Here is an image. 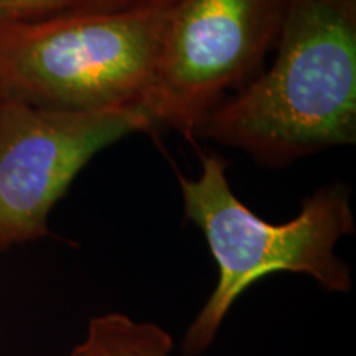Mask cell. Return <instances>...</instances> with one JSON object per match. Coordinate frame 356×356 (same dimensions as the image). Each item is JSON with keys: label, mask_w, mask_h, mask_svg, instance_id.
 <instances>
[{"label": "cell", "mask_w": 356, "mask_h": 356, "mask_svg": "<svg viewBox=\"0 0 356 356\" xmlns=\"http://www.w3.org/2000/svg\"><path fill=\"white\" fill-rule=\"evenodd\" d=\"M178 0H0V26L170 8Z\"/></svg>", "instance_id": "7"}, {"label": "cell", "mask_w": 356, "mask_h": 356, "mask_svg": "<svg viewBox=\"0 0 356 356\" xmlns=\"http://www.w3.org/2000/svg\"><path fill=\"white\" fill-rule=\"evenodd\" d=\"M170 8L0 26V97L65 113L140 109Z\"/></svg>", "instance_id": "3"}, {"label": "cell", "mask_w": 356, "mask_h": 356, "mask_svg": "<svg viewBox=\"0 0 356 356\" xmlns=\"http://www.w3.org/2000/svg\"><path fill=\"white\" fill-rule=\"evenodd\" d=\"M275 60L226 97L197 139L236 147L267 167L356 140V0H291Z\"/></svg>", "instance_id": "1"}, {"label": "cell", "mask_w": 356, "mask_h": 356, "mask_svg": "<svg viewBox=\"0 0 356 356\" xmlns=\"http://www.w3.org/2000/svg\"><path fill=\"white\" fill-rule=\"evenodd\" d=\"M172 348V337L157 325L108 314L89 322L86 340L68 356H168Z\"/></svg>", "instance_id": "6"}, {"label": "cell", "mask_w": 356, "mask_h": 356, "mask_svg": "<svg viewBox=\"0 0 356 356\" xmlns=\"http://www.w3.org/2000/svg\"><path fill=\"white\" fill-rule=\"evenodd\" d=\"M134 132H152L140 109L65 113L0 97V252L48 236L78 173Z\"/></svg>", "instance_id": "5"}, {"label": "cell", "mask_w": 356, "mask_h": 356, "mask_svg": "<svg viewBox=\"0 0 356 356\" xmlns=\"http://www.w3.org/2000/svg\"><path fill=\"white\" fill-rule=\"evenodd\" d=\"M291 0H178L140 111L155 129L195 142L231 89H243L277 44Z\"/></svg>", "instance_id": "4"}, {"label": "cell", "mask_w": 356, "mask_h": 356, "mask_svg": "<svg viewBox=\"0 0 356 356\" xmlns=\"http://www.w3.org/2000/svg\"><path fill=\"white\" fill-rule=\"evenodd\" d=\"M177 177L185 215L203 231L220 270L215 291L186 333L185 355L203 353L236 299L269 274L312 275L330 292L351 289L350 267L335 256L337 243L355 233L350 190L343 184L322 186L304 200L293 220L273 225L236 198L220 155H203L197 178Z\"/></svg>", "instance_id": "2"}]
</instances>
